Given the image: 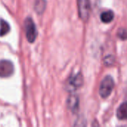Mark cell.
Returning a JSON list of instances; mask_svg holds the SVG:
<instances>
[{
	"instance_id": "cell-1",
	"label": "cell",
	"mask_w": 127,
	"mask_h": 127,
	"mask_svg": "<svg viewBox=\"0 0 127 127\" xmlns=\"http://www.w3.org/2000/svg\"><path fill=\"white\" fill-rule=\"evenodd\" d=\"M114 87H115V82L113 78L111 76L105 77L103 79L100 86V89H99L100 95L103 98L108 97L111 95Z\"/></svg>"
},
{
	"instance_id": "cell-2",
	"label": "cell",
	"mask_w": 127,
	"mask_h": 127,
	"mask_svg": "<svg viewBox=\"0 0 127 127\" xmlns=\"http://www.w3.org/2000/svg\"><path fill=\"white\" fill-rule=\"evenodd\" d=\"M25 29L27 39L30 42H33L37 36V31L34 22L31 18H27L25 21Z\"/></svg>"
},
{
	"instance_id": "cell-3",
	"label": "cell",
	"mask_w": 127,
	"mask_h": 127,
	"mask_svg": "<svg viewBox=\"0 0 127 127\" xmlns=\"http://www.w3.org/2000/svg\"><path fill=\"white\" fill-rule=\"evenodd\" d=\"M79 16L83 21H87L90 13L89 0H77Z\"/></svg>"
},
{
	"instance_id": "cell-4",
	"label": "cell",
	"mask_w": 127,
	"mask_h": 127,
	"mask_svg": "<svg viewBox=\"0 0 127 127\" xmlns=\"http://www.w3.org/2000/svg\"><path fill=\"white\" fill-rule=\"evenodd\" d=\"M14 71L13 63L9 60H1L0 61V77H8Z\"/></svg>"
},
{
	"instance_id": "cell-5",
	"label": "cell",
	"mask_w": 127,
	"mask_h": 127,
	"mask_svg": "<svg viewBox=\"0 0 127 127\" xmlns=\"http://www.w3.org/2000/svg\"><path fill=\"white\" fill-rule=\"evenodd\" d=\"M83 83V78L80 73L77 74L76 75H74L71 77L67 83V87L68 90H76L77 89L82 86Z\"/></svg>"
},
{
	"instance_id": "cell-6",
	"label": "cell",
	"mask_w": 127,
	"mask_h": 127,
	"mask_svg": "<svg viewBox=\"0 0 127 127\" xmlns=\"http://www.w3.org/2000/svg\"><path fill=\"white\" fill-rule=\"evenodd\" d=\"M67 105L68 109L73 112L76 113L78 111L79 108V98L77 95H72L69 96L67 100Z\"/></svg>"
},
{
	"instance_id": "cell-7",
	"label": "cell",
	"mask_w": 127,
	"mask_h": 127,
	"mask_svg": "<svg viewBox=\"0 0 127 127\" xmlns=\"http://www.w3.org/2000/svg\"><path fill=\"white\" fill-rule=\"evenodd\" d=\"M117 117L119 120H127V102L123 103L117 110Z\"/></svg>"
},
{
	"instance_id": "cell-8",
	"label": "cell",
	"mask_w": 127,
	"mask_h": 127,
	"mask_svg": "<svg viewBox=\"0 0 127 127\" xmlns=\"http://www.w3.org/2000/svg\"><path fill=\"white\" fill-rule=\"evenodd\" d=\"M115 17L114 12L112 10H107L101 13L100 19L104 23H109L111 22Z\"/></svg>"
},
{
	"instance_id": "cell-9",
	"label": "cell",
	"mask_w": 127,
	"mask_h": 127,
	"mask_svg": "<svg viewBox=\"0 0 127 127\" xmlns=\"http://www.w3.org/2000/svg\"><path fill=\"white\" fill-rule=\"evenodd\" d=\"M10 31V25L9 24L3 20H0V36H3L5 34H7Z\"/></svg>"
},
{
	"instance_id": "cell-10",
	"label": "cell",
	"mask_w": 127,
	"mask_h": 127,
	"mask_svg": "<svg viewBox=\"0 0 127 127\" xmlns=\"http://www.w3.org/2000/svg\"><path fill=\"white\" fill-rule=\"evenodd\" d=\"M118 37L122 40L127 39V28H120L118 31Z\"/></svg>"
}]
</instances>
